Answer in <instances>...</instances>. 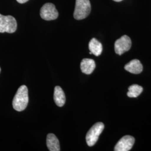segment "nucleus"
<instances>
[{
    "instance_id": "1",
    "label": "nucleus",
    "mask_w": 151,
    "mask_h": 151,
    "mask_svg": "<svg viewBox=\"0 0 151 151\" xmlns=\"http://www.w3.org/2000/svg\"><path fill=\"white\" fill-rule=\"evenodd\" d=\"M29 102L28 89L25 85L19 88L12 101V106L17 111H22L27 107Z\"/></svg>"
},
{
    "instance_id": "2",
    "label": "nucleus",
    "mask_w": 151,
    "mask_h": 151,
    "mask_svg": "<svg viewBox=\"0 0 151 151\" xmlns=\"http://www.w3.org/2000/svg\"><path fill=\"white\" fill-rule=\"evenodd\" d=\"M91 10L89 0H76L74 18L76 20H82L89 15Z\"/></svg>"
},
{
    "instance_id": "3",
    "label": "nucleus",
    "mask_w": 151,
    "mask_h": 151,
    "mask_svg": "<svg viewBox=\"0 0 151 151\" xmlns=\"http://www.w3.org/2000/svg\"><path fill=\"white\" fill-rule=\"evenodd\" d=\"M104 129V124L101 122H98L92 127L86 136V140L88 146L92 147L95 145Z\"/></svg>"
},
{
    "instance_id": "4",
    "label": "nucleus",
    "mask_w": 151,
    "mask_h": 151,
    "mask_svg": "<svg viewBox=\"0 0 151 151\" xmlns=\"http://www.w3.org/2000/svg\"><path fill=\"white\" fill-rule=\"evenodd\" d=\"M17 26L16 19L13 16H4L0 14V32H15Z\"/></svg>"
},
{
    "instance_id": "5",
    "label": "nucleus",
    "mask_w": 151,
    "mask_h": 151,
    "mask_svg": "<svg viewBox=\"0 0 151 151\" xmlns=\"http://www.w3.org/2000/svg\"><path fill=\"white\" fill-rule=\"evenodd\" d=\"M40 14L43 19L49 21L56 19L58 16V12L53 4L47 3L41 8Z\"/></svg>"
},
{
    "instance_id": "6",
    "label": "nucleus",
    "mask_w": 151,
    "mask_h": 151,
    "mask_svg": "<svg viewBox=\"0 0 151 151\" xmlns=\"http://www.w3.org/2000/svg\"><path fill=\"white\" fill-rule=\"evenodd\" d=\"M132 46L130 38L127 35H123L118 39L114 45L115 52L116 54L122 55L128 51Z\"/></svg>"
},
{
    "instance_id": "7",
    "label": "nucleus",
    "mask_w": 151,
    "mask_h": 151,
    "mask_svg": "<svg viewBox=\"0 0 151 151\" xmlns=\"http://www.w3.org/2000/svg\"><path fill=\"white\" fill-rule=\"evenodd\" d=\"M135 139L131 135H125L122 137L115 146L114 151H130L134 145Z\"/></svg>"
},
{
    "instance_id": "8",
    "label": "nucleus",
    "mask_w": 151,
    "mask_h": 151,
    "mask_svg": "<svg viewBox=\"0 0 151 151\" xmlns=\"http://www.w3.org/2000/svg\"><path fill=\"white\" fill-rule=\"evenodd\" d=\"M124 68L130 73L139 74L143 70V65L139 60H133L125 65Z\"/></svg>"
},
{
    "instance_id": "9",
    "label": "nucleus",
    "mask_w": 151,
    "mask_h": 151,
    "mask_svg": "<svg viewBox=\"0 0 151 151\" xmlns=\"http://www.w3.org/2000/svg\"><path fill=\"white\" fill-rule=\"evenodd\" d=\"M96 67L95 61L91 59L85 58L82 60L80 65L81 71L86 75H90Z\"/></svg>"
},
{
    "instance_id": "10",
    "label": "nucleus",
    "mask_w": 151,
    "mask_h": 151,
    "mask_svg": "<svg viewBox=\"0 0 151 151\" xmlns=\"http://www.w3.org/2000/svg\"><path fill=\"white\" fill-rule=\"evenodd\" d=\"M47 146L50 151H60V142L54 134L49 133L47 137Z\"/></svg>"
},
{
    "instance_id": "11",
    "label": "nucleus",
    "mask_w": 151,
    "mask_h": 151,
    "mask_svg": "<svg viewBox=\"0 0 151 151\" xmlns=\"http://www.w3.org/2000/svg\"><path fill=\"white\" fill-rule=\"evenodd\" d=\"M54 102L58 106L62 107L65 103V92L60 86H57L54 88Z\"/></svg>"
},
{
    "instance_id": "12",
    "label": "nucleus",
    "mask_w": 151,
    "mask_h": 151,
    "mask_svg": "<svg viewBox=\"0 0 151 151\" xmlns=\"http://www.w3.org/2000/svg\"><path fill=\"white\" fill-rule=\"evenodd\" d=\"M88 48L92 54L99 56L102 53L103 45L96 39L92 38L88 44Z\"/></svg>"
},
{
    "instance_id": "13",
    "label": "nucleus",
    "mask_w": 151,
    "mask_h": 151,
    "mask_svg": "<svg viewBox=\"0 0 151 151\" xmlns=\"http://www.w3.org/2000/svg\"><path fill=\"white\" fill-rule=\"evenodd\" d=\"M142 91V87L138 85H133L128 88V92L127 93V95L129 97H138Z\"/></svg>"
},
{
    "instance_id": "14",
    "label": "nucleus",
    "mask_w": 151,
    "mask_h": 151,
    "mask_svg": "<svg viewBox=\"0 0 151 151\" xmlns=\"http://www.w3.org/2000/svg\"><path fill=\"white\" fill-rule=\"evenodd\" d=\"M20 4H24L25 2H27L29 0H16Z\"/></svg>"
},
{
    "instance_id": "15",
    "label": "nucleus",
    "mask_w": 151,
    "mask_h": 151,
    "mask_svg": "<svg viewBox=\"0 0 151 151\" xmlns=\"http://www.w3.org/2000/svg\"><path fill=\"white\" fill-rule=\"evenodd\" d=\"M113 1H115V2H120V1H122L123 0H113Z\"/></svg>"
},
{
    "instance_id": "16",
    "label": "nucleus",
    "mask_w": 151,
    "mask_h": 151,
    "mask_svg": "<svg viewBox=\"0 0 151 151\" xmlns=\"http://www.w3.org/2000/svg\"><path fill=\"white\" fill-rule=\"evenodd\" d=\"M0 72H1V68H0Z\"/></svg>"
}]
</instances>
